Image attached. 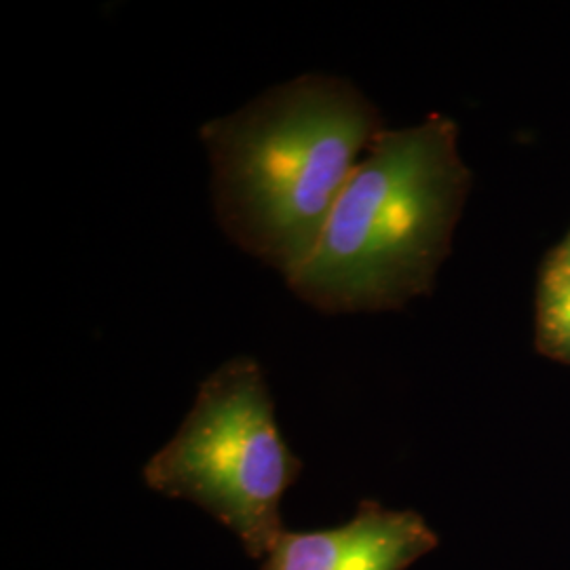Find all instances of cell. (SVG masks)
Segmentation results:
<instances>
[{"instance_id": "cell-1", "label": "cell", "mask_w": 570, "mask_h": 570, "mask_svg": "<svg viewBox=\"0 0 570 570\" xmlns=\"http://www.w3.org/2000/svg\"><path fill=\"white\" fill-rule=\"evenodd\" d=\"M385 129L366 94L324 72L275 85L244 108L204 122L199 138L218 225L287 282Z\"/></svg>"}, {"instance_id": "cell-4", "label": "cell", "mask_w": 570, "mask_h": 570, "mask_svg": "<svg viewBox=\"0 0 570 570\" xmlns=\"http://www.w3.org/2000/svg\"><path fill=\"white\" fill-rule=\"evenodd\" d=\"M435 546L438 534L419 513L364 501L343 527L285 530L263 570H406Z\"/></svg>"}, {"instance_id": "cell-5", "label": "cell", "mask_w": 570, "mask_h": 570, "mask_svg": "<svg viewBox=\"0 0 570 570\" xmlns=\"http://www.w3.org/2000/svg\"><path fill=\"white\" fill-rule=\"evenodd\" d=\"M539 334L550 353L570 360V273L550 268L539 296Z\"/></svg>"}, {"instance_id": "cell-3", "label": "cell", "mask_w": 570, "mask_h": 570, "mask_svg": "<svg viewBox=\"0 0 570 570\" xmlns=\"http://www.w3.org/2000/svg\"><path fill=\"white\" fill-rule=\"evenodd\" d=\"M303 471L285 444L258 360L239 355L199 385L176 435L144 465L146 487L199 505L252 558L284 534L282 501Z\"/></svg>"}, {"instance_id": "cell-2", "label": "cell", "mask_w": 570, "mask_h": 570, "mask_svg": "<svg viewBox=\"0 0 570 570\" xmlns=\"http://www.w3.org/2000/svg\"><path fill=\"white\" fill-rule=\"evenodd\" d=\"M469 186L450 117L385 129L285 284L324 315L395 311L425 296L449 256Z\"/></svg>"}]
</instances>
